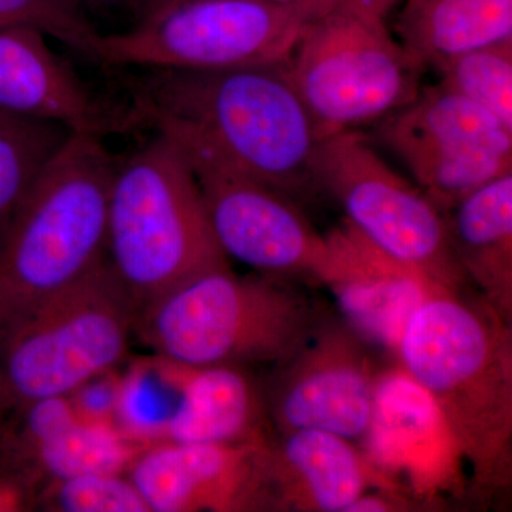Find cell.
I'll use <instances>...</instances> for the list:
<instances>
[{
  "mask_svg": "<svg viewBox=\"0 0 512 512\" xmlns=\"http://www.w3.org/2000/svg\"><path fill=\"white\" fill-rule=\"evenodd\" d=\"M128 104L144 128L204 144L293 201L319 192L323 138L288 64L215 70L126 69Z\"/></svg>",
  "mask_w": 512,
  "mask_h": 512,
  "instance_id": "obj_1",
  "label": "cell"
},
{
  "mask_svg": "<svg viewBox=\"0 0 512 512\" xmlns=\"http://www.w3.org/2000/svg\"><path fill=\"white\" fill-rule=\"evenodd\" d=\"M463 291L427 293L393 359L439 407L474 493L488 500L512 484V323Z\"/></svg>",
  "mask_w": 512,
  "mask_h": 512,
  "instance_id": "obj_2",
  "label": "cell"
},
{
  "mask_svg": "<svg viewBox=\"0 0 512 512\" xmlns=\"http://www.w3.org/2000/svg\"><path fill=\"white\" fill-rule=\"evenodd\" d=\"M119 157L70 133L0 237V339L106 264L107 204Z\"/></svg>",
  "mask_w": 512,
  "mask_h": 512,
  "instance_id": "obj_3",
  "label": "cell"
},
{
  "mask_svg": "<svg viewBox=\"0 0 512 512\" xmlns=\"http://www.w3.org/2000/svg\"><path fill=\"white\" fill-rule=\"evenodd\" d=\"M328 316L288 279L242 276L228 264L143 306L136 336L154 356L178 365L274 367L301 349Z\"/></svg>",
  "mask_w": 512,
  "mask_h": 512,
  "instance_id": "obj_4",
  "label": "cell"
},
{
  "mask_svg": "<svg viewBox=\"0 0 512 512\" xmlns=\"http://www.w3.org/2000/svg\"><path fill=\"white\" fill-rule=\"evenodd\" d=\"M106 264L137 313L192 276L229 264L180 146L161 131L119 157L107 204Z\"/></svg>",
  "mask_w": 512,
  "mask_h": 512,
  "instance_id": "obj_5",
  "label": "cell"
},
{
  "mask_svg": "<svg viewBox=\"0 0 512 512\" xmlns=\"http://www.w3.org/2000/svg\"><path fill=\"white\" fill-rule=\"evenodd\" d=\"M136 320V305L107 264L20 320L0 339V421L114 372Z\"/></svg>",
  "mask_w": 512,
  "mask_h": 512,
  "instance_id": "obj_6",
  "label": "cell"
},
{
  "mask_svg": "<svg viewBox=\"0 0 512 512\" xmlns=\"http://www.w3.org/2000/svg\"><path fill=\"white\" fill-rule=\"evenodd\" d=\"M286 64L323 140L403 109L426 72L384 18L345 6L312 20Z\"/></svg>",
  "mask_w": 512,
  "mask_h": 512,
  "instance_id": "obj_7",
  "label": "cell"
},
{
  "mask_svg": "<svg viewBox=\"0 0 512 512\" xmlns=\"http://www.w3.org/2000/svg\"><path fill=\"white\" fill-rule=\"evenodd\" d=\"M311 10L266 0H187L127 32L101 35L106 69L215 70L288 62Z\"/></svg>",
  "mask_w": 512,
  "mask_h": 512,
  "instance_id": "obj_8",
  "label": "cell"
},
{
  "mask_svg": "<svg viewBox=\"0 0 512 512\" xmlns=\"http://www.w3.org/2000/svg\"><path fill=\"white\" fill-rule=\"evenodd\" d=\"M319 191L335 198L346 222L373 247L434 284L461 291L458 265L443 212L393 171L359 130L333 134L316 160Z\"/></svg>",
  "mask_w": 512,
  "mask_h": 512,
  "instance_id": "obj_9",
  "label": "cell"
},
{
  "mask_svg": "<svg viewBox=\"0 0 512 512\" xmlns=\"http://www.w3.org/2000/svg\"><path fill=\"white\" fill-rule=\"evenodd\" d=\"M161 133L183 150L214 237L228 259L247 265L255 274L319 284L328 259V241L295 201L232 167L204 144L180 134Z\"/></svg>",
  "mask_w": 512,
  "mask_h": 512,
  "instance_id": "obj_10",
  "label": "cell"
},
{
  "mask_svg": "<svg viewBox=\"0 0 512 512\" xmlns=\"http://www.w3.org/2000/svg\"><path fill=\"white\" fill-rule=\"evenodd\" d=\"M377 137L443 214L512 171V131L440 83L379 121Z\"/></svg>",
  "mask_w": 512,
  "mask_h": 512,
  "instance_id": "obj_11",
  "label": "cell"
},
{
  "mask_svg": "<svg viewBox=\"0 0 512 512\" xmlns=\"http://www.w3.org/2000/svg\"><path fill=\"white\" fill-rule=\"evenodd\" d=\"M382 370L372 346L329 315L264 383L272 429L322 430L360 443L372 423Z\"/></svg>",
  "mask_w": 512,
  "mask_h": 512,
  "instance_id": "obj_12",
  "label": "cell"
},
{
  "mask_svg": "<svg viewBox=\"0 0 512 512\" xmlns=\"http://www.w3.org/2000/svg\"><path fill=\"white\" fill-rule=\"evenodd\" d=\"M360 447L421 503L463 485L466 463L439 407L396 363L380 373L372 423Z\"/></svg>",
  "mask_w": 512,
  "mask_h": 512,
  "instance_id": "obj_13",
  "label": "cell"
},
{
  "mask_svg": "<svg viewBox=\"0 0 512 512\" xmlns=\"http://www.w3.org/2000/svg\"><path fill=\"white\" fill-rule=\"evenodd\" d=\"M268 441H158L138 454L127 474L151 512L269 511L264 474Z\"/></svg>",
  "mask_w": 512,
  "mask_h": 512,
  "instance_id": "obj_14",
  "label": "cell"
},
{
  "mask_svg": "<svg viewBox=\"0 0 512 512\" xmlns=\"http://www.w3.org/2000/svg\"><path fill=\"white\" fill-rule=\"evenodd\" d=\"M0 111L104 138L141 130L130 104L84 82L35 29H0Z\"/></svg>",
  "mask_w": 512,
  "mask_h": 512,
  "instance_id": "obj_15",
  "label": "cell"
},
{
  "mask_svg": "<svg viewBox=\"0 0 512 512\" xmlns=\"http://www.w3.org/2000/svg\"><path fill=\"white\" fill-rule=\"evenodd\" d=\"M264 474L269 511L275 512H348L372 488L406 491L362 447L322 430L275 433L265 447Z\"/></svg>",
  "mask_w": 512,
  "mask_h": 512,
  "instance_id": "obj_16",
  "label": "cell"
},
{
  "mask_svg": "<svg viewBox=\"0 0 512 512\" xmlns=\"http://www.w3.org/2000/svg\"><path fill=\"white\" fill-rule=\"evenodd\" d=\"M325 237L329 254L319 284L335 295L350 328L393 357L413 309L444 286L383 254L346 221Z\"/></svg>",
  "mask_w": 512,
  "mask_h": 512,
  "instance_id": "obj_17",
  "label": "cell"
},
{
  "mask_svg": "<svg viewBox=\"0 0 512 512\" xmlns=\"http://www.w3.org/2000/svg\"><path fill=\"white\" fill-rule=\"evenodd\" d=\"M174 402L161 441L174 443H262L274 436L264 383L248 367L184 366L156 357Z\"/></svg>",
  "mask_w": 512,
  "mask_h": 512,
  "instance_id": "obj_18",
  "label": "cell"
},
{
  "mask_svg": "<svg viewBox=\"0 0 512 512\" xmlns=\"http://www.w3.org/2000/svg\"><path fill=\"white\" fill-rule=\"evenodd\" d=\"M444 218L467 281L512 323V171L471 192Z\"/></svg>",
  "mask_w": 512,
  "mask_h": 512,
  "instance_id": "obj_19",
  "label": "cell"
},
{
  "mask_svg": "<svg viewBox=\"0 0 512 512\" xmlns=\"http://www.w3.org/2000/svg\"><path fill=\"white\" fill-rule=\"evenodd\" d=\"M396 33L437 72L464 53L512 40V0H406Z\"/></svg>",
  "mask_w": 512,
  "mask_h": 512,
  "instance_id": "obj_20",
  "label": "cell"
},
{
  "mask_svg": "<svg viewBox=\"0 0 512 512\" xmlns=\"http://www.w3.org/2000/svg\"><path fill=\"white\" fill-rule=\"evenodd\" d=\"M147 446L113 421L82 419L42 443L6 453L39 490L47 481L80 474L128 473Z\"/></svg>",
  "mask_w": 512,
  "mask_h": 512,
  "instance_id": "obj_21",
  "label": "cell"
},
{
  "mask_svg": "<svg viewBox=\"0 0 512 512\" xmlns=\"http://www.w3.org/2000/svg\"><path fill=\"white\" fill-rule=\"evenodd\" d=\"M70 131L0 111V237Z\"/></svg>",
  "mask_w": 512,
  "mask_h": 512,
  "instance_id": "obj_22",
  "label": "cell"
},
{
  "mask_svg": "<svg viewBox=\"0 0 512 512\" xmlns=\"http://www.w3.org/2000/svg\"><path fill=\"white\" fill-rule=\"evenodd\" d=\"M440 84L512 131V40L456 57L437 70Z\"/></svg>",
  "mask_w": 512,
  "mask_h": 512,
  "instance_id": "obj_23",
  "label": "cell"
},
{
  "mask_svg": "<svg viewBox=\"0 0 512 512\" xmlns=\"http://www.w3.org/2000/svg\"><path fill=\"white\" fill-rule=\"evenodd\" d=\"M36 511L151 512L127 473L80 474L47 481L37 490Z\"/></svg>",
  "mask_w": 512,
  "mask_h": 512,
  "instance_id": "obj_24",
  "label": "cell"
},
{
  "mask_svg": "<svg viewBox=\"0 0 512 512\" xmlns=\"http://www.w3.org/2000/svg\"><path fill=\"white\" fill-rule=\"evenodd\" d=\"M28 28L99 62L100 33L80 0H0V29Z\"/></svg>",
  "mask_w": 512,
  "mask_h": 512,
  "instance_id": "obj_25",
  "label": "cell"
},
{
  "mask_svg": "<svg viewBox=\"0 0 512 512\" xmlns=\"http://www.w3.org/2000/svg\"><path fill=\"white\" fill-rule=\"evenodd\" d=\"M36 494L35 485L10 460L0 440V512L36 511Z\"/></svg>",
  "mask_w": 512,
  "mask_h": 512,
  "instance_id": "obj_26",
  "label": "cell"
},
{
  "mask_svg": "<svg viewBox=\"0 0 512 512\" xmlns=\"http://www.w3.org/2000/svg\"><path fill=\"white\" fill-rule=\"evenodd\" d=\"M184 2L187 0H120L119 8L127 10L138 25Z\"/></svg>",
  "mask_w": 512,
  "mask_h": 512,
  "instance_id": "obj_27",
  "label": "cell"
},
{
  "mask_svg": "<svg viewBox=\"0 0 512 512\" xmlns=\"http://www.w3.org/2000/svg\"><path fill=\"white\" fill-rule=\"evenodd\" d=\"M266 2L285 6V8L311 10L318 15H326L330 10L345 6L343 0H266Z\"/></svg>",
  "mask_w": 512,
  "mask_h": 512,
  "instance_id": "obj_28",
  "label": "cell"
},
{
  "mask_svg": "<svg viewBox=\"0 0 512 512\" xmlns=\"http://www.w3.org/2000/svg\"><path fill=\"white\" fill-rule=\"evenodd\" d=\"M399 2L400 0H343L345 8L363 10L384 19Z\"/></svg>",
  "mask_w": 512,
  "mask_h": 512,
  "instance_id": "obj_29",
  "label": "cell"
},
{
  "mask_svg": "<svg viewBox=\"0 0 512 512\" xmlns=\"http://www.w3.org/2000/svg\"><path fill=\"white\" fill-rule=\"evenodd\" d=\"M87 12H101V10L119 8L120 0H80Z\"/></svg>",
  "mask_w": 512,
  "mask_h": 512,
  "instance_id": "obj_30",
  "label": "cell"
}]
</instances>
